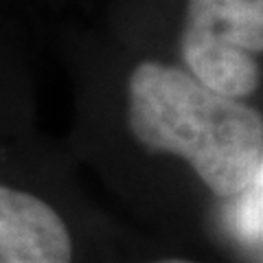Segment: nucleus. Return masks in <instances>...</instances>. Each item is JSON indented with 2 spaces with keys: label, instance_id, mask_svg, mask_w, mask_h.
<instances>
[{
  "label": "nucleus",
  "instance_id": "f257e3e1",
  "mask_svg": "<svg viewBox=\"0 0 263 263\" xmlns=\"http://www.w3.org/2000/svg\"><path fill=\"white\" fill-rule=\"evenodd\" d=\"M127 127L145 149L184 158L219 197L241 193L263 156V117L184 68L141 62L127 77Z\"/></svg>",
  "mask_w": 263,
  "mask_h": 263
},
{
  "label": "nucleus",
  "instance_id": "f03ea898",
  "mask_svg": "<svg viewBox=\"0 0 263 263\" xmlns=\"http://www.w3.org/2000/svg\"><path fill=\"white\" fill-rule=\"evenodd\" d=\"M75 239L42 195L0 178V263H72Z\"/></svg>",
  "mask_w": 263,
  "mask_h": 263
},
{
  "label": "nucleus",
  "instance_id": "7ed1b4c3",
  "mask_svg": "<svg viewBox=\"0 0 263 263\" xmlns=\"http://www.w3.org/2000/svg\"><path fill=\"white\" fill-rule=\"evenodd\" d=\"M182 35L263 53V0H186Z\"/></svg>",
  "mask_w": 263,
  "mask_h": 263
},
{
  "label": "nucleus",
  "instance_id": "20e7f679",
  "mask_svg": "<svg viewBox=\"0 0 263 263\" xmlns=\"http://www.w3.org/2000/svg\"><path fill=\"white\" fill-rule=\"evenodd\" d=\"M182 60L189 75L221 97L241 101L259 88V64L250 53L182 35Z\"/></svg>",
  "mask_w": 263,
  "mask_h": 263
},
{
  "label": "nucleus",
  "instance_id": "39448f33",
  "mask_svg": "<svg viewBox=\"0 0 263 263\" xmlns=\"http://www.w3.org/2000/svg\"><path fill=\"white\" fill-rule=\"evenodd\" d=\"M233 204L226 213L228 226L243 241L263 239V156L254 169L250 182L241 193L233 197Z\"/></svg>",
  "mask_w": 263,
  "mask_h": 263
},
{
  "label": "nucleus",
  "instance_id": "423d86ee",
  "mask_svg": "<svg viewBox=\"0 0 263 263\" xmlns=\"http://www.w3.org/2000/svg\"><path fill=\"white\" fill-rule=\"evenodd\" d=\"M154 263H193V261H182V259H162V261H154Z\"/></svg>",
  "mask_w": 263,
  "mask_h": 263
}]
</instances>
